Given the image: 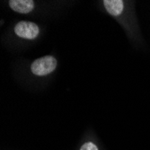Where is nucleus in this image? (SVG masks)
<instances>
[{
    "label": "nucleus",
    "mask_w": 150,
    "mask_h": 150,
    "mask_svg": "<svg viewBox=\"0 0 150 150\" xmlns=\"http://www.w3.org/2000/svg\"><path fill=\"white\" fill-rule=\"evenodd\" d=\"M57 59L53 56H44L35 59L32 66L31 70L33 75L38 76H43L50 74L56 69Z\"/></svg>",
    "instance_id": "obj_1"
},
{
    "label": "nucleus",
    "mask_w": 150,
    "mask_h": 150,
    "mask_svg": "<svg viewBox=\"0 0 150 150\" xmlns=\"http://www.w3.org/2000/svg\"><path fill=\"white\" fill-rule=\"evenodd\" d=\"M15 33L20 38L33 40L39 35L40 30L38 25L34 23L21 21L15 26Z\"/></svg>",
    "instance_id": "obj_2"
},
{
    "label": "nucleus",
    "mask_w": 150,
    "mask_h": 150,
    "mask_svg": "<svg viewBox=\"0 0 150 150\" xmlns=\"http://www.w3.org/2000/svg\"><path fill=\"white\" fill-rule=\"evenodd\" d=\"M9 6L15 12L28 13L34 8V2L33 0H10Z\"/></svg>",
    "instance_id": "obj_3"
},
{
    "label": "nucleus",
    "mask_w": 150,
    "mask_h": 150,
    "mask_svg": "<svg viewBox=\"0 0 150 150\" xmlns=\"http://www.w3.org/2000/svg\"><path fill=\"white\" fill-rule=\"evenodd\" d=\"M103 5L107 12L113 16H118L123 12L124 3L122 0H104Z\"/></svg>",
    "instance_id": "obj_4"
},
{
    "label": "nucleus",
    "mask_w": 150,
    "mask_h": 150,
    "mask_svg": "<svg viewBox=\"0 0 150 150\" xmlns=\"http://www.w3.org/2000/svg\"><path fill=\"white\" fill-rule=\"evenodd\" d=\"M80 150H99L96 145L93 142H86L81 146Z\"/></svg>",
    "instance_id": "obj_5"
}]
</instances>
